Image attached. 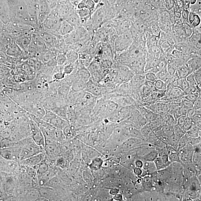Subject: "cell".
<instances>
[{
	"label": "cell",
	"instance_id": "cell-61",
	"mask_svg": "<svg viewBox=\"0 0 201 201\" xmlns=\"http://www.w3.org/2000/svg\"><path fill=\"white\" fill-rule=\"evenodd\" d=\"M94 2L96 5V8H97V6L99 4V3H100L101 0H92Z\"/></svg>",
	"mask_w": 201,
	"mask_h": 201
},
{
	"label": "cell",
	"instance_id": "cell-46",
	"mask_svg": "<svg viewBox=\"0 0 201 201\" xmlns=\"http://www.w3.org/2000/svg\"><path fill=\"white\" fill-rule=\"evenodd\" d=\"M188 137L185 133V134L180 138L179 141L177 151H179V150L184 148V147L185 146L187 145Z\"/></svg>",
	"mask_w": 201,
	"mask_h": 201
},
{
	"label": "cell",
	"instance_id": "cell-42",
	"mask_svg": "<svg viewBox=\"0 0 201 201\" xmlns=\"http://www.w3.org/2000/svg\"><path fill=\"white\" fill-rule=\"evenodd\" d=\"M201 96L200 93L198 91L194 93H191L185 95V99L194 103L196 99Z\"/></svg>",
	"mask_w": 201,
	"mask_h": 201
},
{
	"label": "cell",
	"instance_id": "cell-60",
	"mask_svg": "<svg viewBox=\"0 0 201 201\" xmlns=\"http://www.w3.org/2000/svg\"><path fill=\"white\" fill-rule=\"evenodd\" d=\"M82 0H70V2L75 7H77L79 3Z\"/></svg>",
	"mask_w": 201,
	"mask_h": 201
},
{
	"label": "cell",
	"instance_id": "cell-47",
	"mask_svg": "<svg viewBox=\"0 0 201 201\" xmlns=\"http://www.w3.org/2000/svg\"><path fill=\"white\" fill-rule=\"evenodd\" d=\"M52 77L53 81H60L65 78L66 75L63 72H59L52 74Z\"/></svg>",
	"mask_w": 201,
	"mask_h": 201
},
{
	"label": "cell",
	"instance_id": "cell-33",
	"mask_svg": "<svg viewBox=\"0 0 201 201\" xmlns=\"http://www.w3.org/2000/svg\"><path fill=\"white\" fill-rule=\"evenodd\" d=\"M77 66V62L74 63H67L64 65L63 72L66 75H70L74 72Z\"/></svg>",
	"mask_w": 201,
	"mask_h": 201
},
{
	"label": "cell",
	"instance_id": "cell-22",
	"mask_svg": "<svg viewBox=\"0 0 201 201\" xmlns=\"http://www.w3.org/2000/svg\"><path fill=\"white\" fill-rule=\"evenodd\" d=\"M67 107H68V106L65 105L62 106V107L55 108L51 111L57 116L67 120Z\"/></svg>",
	"mask_w": 201,
	"mask_h": 201
},
{
	"label": "cell",
	"instance_id": "cell-8",
	"mask_svg": "<svg viewBox=\"0 0 201 201\" xmlns=\"http://www.w3.org/2000/svg\"><path fill=\"white\" fill-rule=\"evenodd\" d=\"M76 8L70 2L69 3L62 4L57 11L59 16L62 19L76 13Z\"/></svg>",
	"mask_w": 201,
	"mask_h": 201
},
{
	"label": "cell",
	"instance_id": "cell-18",
	"mask_svg": "<svg viewBox=\"0 0 201 201\" xmlns=\"http://www.w3.org/2000/svg\"><path fill=\"white\" fill-rule=\"evenodd\" d=\"M178 78H185L192 73L186 63L177 67L176 71Z\"/></svg>",
	"mask_w": 201,
	"mask_h": 201
},
{
	"label": "cell",
	"instance_id": "cell-29",
	"mask_svg": "<svg viewBox=\"0 0 201 201\" xmlns=\"http://www.w3.org/2000/svg\"><path fill=\"white\" fill-rule=\"evenodd\" d=\"M86 84L80 80H77L74 82L71 86V89L75 92L84 91L86 87Z\"/></svg>",
	"mask_w": 201,
	"mask_h": 201
},
{
	"label": "cell",
	"instance_id": "cell-21",
	"mask_svg": "<svg viewBox=\"0 0 201 201\" xmlns=\"http://www.w3.org/2000/svg\"><path fill=\"white\" fill-rule=\"evenodd\" d=\"M150 175H148L143 177L142 181L143 188L145 190L148 191H151L154 187L153 179L151 176H149Z\"/></svg>",
	"mask_w": 201,
	"mask_h": 201
},
{
	"label": "cell",
	"instance_id": "cell-10",
	"mask_svg": "<svg viewBox=\"0 0 201 201\" xmlns=\"http://www.w3.org/2000/svg\"><path fill=\"white\" fill-rule=\"evenodd\" d=\"M23 50L18 46L16 42L11 44L6 50V55L16 59L23 57Z\"/></svg>",
	"mask_w": 201,
	"mask_h": 201
},
{
	"label": "cell",
	"instance_id": "cell-12",
	"mask_svg": "<svg viewBox=\"0 0 201 201\" xmlns=\"http://www.w3.org/2000/svg\"><path fill=\"white\" fill-rule=\"evenodd\" d=\"M31 138L38 146L42 148L45 147V138L41 129L33 133L31 135Z\"/></svg>",
	"mask_w": 201,
	"mask_h": 201
},
{
	"label": "cell",
	"instance_id": "cell-1",
	"mask_svg": "<svg viewBox=\"0 0 201 201\" xmlns=\"http://www.w3.org/2000/svg\"><path fill=\"white\" fill-rule=\"evenodd\" d=\"M18 145L21 148L20 161L33 155L43 153L42 148L35 144L32 138H23L19 141Z\"/></svg>",
	"mask_w": 201,
	"mask_h": 201
},
{
	"label": "cell",
	"instance_id": "cell-24",
	"mask_svg": "<svg viewBox=\"0 0 201 201\" xmlns=\"http://www.w3.org/2000/svg\"><path fill=\"white\" fill-rule=\"evenodd\" d=\"M186 190L183 194V199L185 200H195L198 199L199 192L191 190Z\"/></svg>",
	"mask_w": 201,
	"mask_h": 201
},
{
	"label": "cell",
	"instance_id": "cell-57",
	"mask_svg": "<svg viewBox=\"0 0 201 201\" xmlns=\"http://www.w3.org/2000/svg\"><path fill=\"white\" fill-rule=\"evenodd\" d=\"M196 13L190 11L189 13L188 17V22L190 25H191L192 21H193L194 17H195Z\"/></svg>",
	"mask_w": 201,
	"mask_h": 201
},
{
	"label": "cell",
	"instance_id": "cell-9",
	"mask_svg": "<svg viewBox=\"0 0 201 201\" xmlns=\"http://www.w3.org/2000/svg\"><path fill=\"white\" fill-rule=\"evenodd\" d=\"M75 74L77 80L87 83L90 80L91 74L87 67L80 65L79 61L78 65L75 69Z\"/></svg>",
	"mask_w": 201,
	"mask_h": 201
},
{
	"label": "cell",
	"instance_id": "cell-31",
	"mask_svg": "<svg viewBox=\"0 0 201 201\" xmlns=\"http://www.w3.org/2000/svg\"><path fill=\"white\" fill-rule=\"evenodd\" d=\"M56 56V55L55 53H53V52L50 51L45 52L42 54L40 60L45 65Z\"/></svg>",
	"mask_w": 201,
	"mask_h": 201
},
{
	"label": "cell",
	"instance_id": "cell-48",
	"mask_svg": "<svg viewBox=\"0 0 201 201\" xmlns=\"http://www.w3.org/2000/svg\"><path fill=\"white\" fill-rule=\"evenodd\" d=\"M182 93H184L183 91L180 89L174 87V88H171L169 94L173 97H180L181 95H182Z\"/></svg>",
	"mask_w": 201,
	"mask_h": 201
},
{
	"label": "cell",
	"instance_id": "cell-20",
	"mask_svg": "<svg viewBox=\"0 0 201 201\" xmlns=\"http://www.w3.org/2000/svg\"><path fill=\"white\" fill-rule=\"evenodd\" d=\"M71 86L67 84H61L57 89V94L60 97L66 99L70 91Z\"/></svg>",
	"mask_w": 201,
	"mask_h": 201
},
{
	"label": "cell",
	"instance_id": "cell-23",
	"mask_svg": "<svg viewBox=\"0 0 201 201\" xmlns=\"http://www.w3.org/2000/svg\"><path fill=\"white\" fill-rule=\"evenodd\" d=\"M173 87L181 89L183 92L189 87L188 82L186 78H178L175 79L173 82Z\"/></svg>",
	"mask_w": 201,
	"mask_h": 201
},
{
	"label": "cell",
	"instance_id": "cell-40",
	"mask_svg": "<svg viewBox=\"0 0 201 201\" xmlns=\"http://www.w3.org/2000/svg\"><path fill=\"white\" fill-rule=\"evenodd\" d=\"M173 131L174 134L180 138L183 136L186 133L177 123L173 126Z\"/></svg>",
	"mask_w": 201,
	"mask_h": 201
},
{
	"label": "cell",
	"instance_id": "cell-59",
	"mask_svg": "<svg viewBox=\"0 0 201 201\" xmlns=\"http://www.w3.org/2000/svg\"><path fill=\"white\" fill-rule=\"evenodd\" d=\"M135 173L136 175H137V176H141L142 173V168L136 167V168L135 169Z\"/></svg>",
	"mask_w": 201,
	"mask_h": 201
},
{
	"label": "cell",
	"instance_id": "cell-28",
	"mask_svg": "<svg viewBox=\"0 0 201 201\" xmlns=\"http://www.w3.org/2000/svg\"><path fill=\"white\" fill-rule=\"evenodd\" d=\"M201 128L195 124H192L191 127L187 131L186 134L188 137L197 138L200 136Z\"/></svg>",
	"mask_w": 201,
	"mask_h": 201
},
{
	"label": "cell",
	"instance_id": "cell-15",
	"mask_svg": "<svg viewBox=\"0 0 201 201\" xmlns=\"http://www.w3.org/2000/svg\"><path fill=\"white\" fill-rule=\"evenodd\" d=\"M199 144L195 147L193 156L192 159V163L195 165L197 170H201V147Z\"/></svg>",
	"mask_w": 201,
	"mask_h": 201
},
{
	"label": "cell",
	"instance_id": "cell-58",
	"mask_svg": "<svg viewBox=\"0 0 201 201\" xmlns=\"http://www.w3.org/2000/svg\"><path fill=\"white\" fill-rule=\"evenodd\" d=\"M143 164V161L140 159L137 160L135 162V165H136V167H138V168H142Z\"/></svg>",
	"mask_w": 201,
	"mask_h": 201
},
{
	"label": "cell",
	"instance_id": "cell-19",
	"mask_svg": "<svg viewBox=\"0 0 201 201\" xmlns=\"http://www.w3.org/2000/svg\"><path fill=\"white\" fill-rule=\"evenodd\" d=\"M64 19L71 24L75 28L81 25L80 18L76 13L67 17Z\"/></svg>",
	"mask_w": 201,
	"mask_h": 201
},
{
	"label": "cell",
	"instance_id": "cell-32",
	"mask_svg": "<svg viewBox=\"0 0 201 201\" xmlns=\"http://www.w3.org/2000/svg\"><path fill=\"white\" fill-rule=\"evenodd\" d=\"M180 139V138L177 137L174 134H173L168 138L167 145H170L177 150Z\"/></svg>",
	"mask_w": 201,
	"mask_h": 201
},
{
	"label": "cell",
	"instance_id": "cell-49",
	"mask_svg": "<svg viewBox=\"0 0 201 201\" xmlns=\"http://www.w3.org/2000/svg\"><path fill=\"white\" fill-rule=\"evenodd\" d=\"M193 73L195 80L197 85L201 86V68Z\"/></svg>",
	"mask_w": 201,
	"mask_h": 201
},
{
	"label": "cell",
	"instance_id": "cell-43",
	"mask_svg": "<svg viewBox=\"0 0 201 201\" xmlns=\"http://www.w3.org/2000/svg\"><path fill=\"white\" fill-rule=\"evenodd\" d=\"M152 131H152L151 128L149 126L148 124H146L142 127L140 131H141L142 136L146 140V138H148L149 135L152 132Z\"/></svg>",
	"mask_w": 201,
	"mask_h": 201
},
{
	"label": "cell",
	"instance_id": "cell-54",
	"mask_svg": "<svg viewBox=\"0 0 201 201\" xmlns=\"http://www.w3.org/2000/svg\"><path fill=\"white\" fill-rule=\"evenodd\" d=\"M196 109L193 108L187 109L186 116L192 119L195 115Z\"/></svg>",
	"mask_w": 201,
	"mask_h": 201
},
{
	"label": "cell",
	"instance_id": "cell-45",
	"mask_svg": "<svg viewBox=\"0 0 201 201\" xmlns=\"http://www.w3.org/2000/svg\"><path fill=\"white\" fill-rule=\"evenodd\" d=\"M145 80L149 81L154 82L158 79L156 74L151 72H148L145 73Z\"/></svg>",
	"mask_w": 201,
	"mask_h": 201
},
{
	"label": "cell",
	"instance_id": "cell-53",
	"mask_svg": "<svg viewBox=\"0 0 201 201\" xmlns=\"http://www.w3.org/2000/svg\"><path fill=\"white\" fill-rule=\"evenodd\" d=\"M190 12V10L183 9L181 12V16L182 18L184 20H185V21L188 23V17Z\"/></svg>",
	"mask_w": 201,
	"mask_h": 201
},
{
	"label": "cell",
	"instance_id": "cell-50",
	"mask_svg": "<svg viewBox=\"0 0 201 201\" xmlns=\"http://www.w3.org/2000/svg\"><path fill=\"white\" fill-rule=\"evenodd\" d=\"M201 19L200 16L199 15L197 14L195 15V17L193 21L191 24V26L192 27L196 28L198 27L200 24Z\"/></svg>",
	"mask_w": 201,
	"mask_h": 201
},
{
	"label": "cell",
	"instance_id": "cell-13",
	"mask_svg": "<svg viewBox=\"0 0 201 201\" xmlns=\"http://www.w3.org/2000/svg\"><path fill=\"white\" fill-rule=\"evenodd\" d=\"M75 30V28L71 24L65 20H62L59 29L58 34L62 36H65L69 34Z\"/></svg>",
	"mask_w": 201,
	"mask_h": 201
},
{
	"label": "cell",
	"instance_id": "cell-41",
	"mask_svg": "<svg viewBox=\"0 0 201 201\" xmlns=\"http://www.w3.org/2000/svg\"><path fill=\"white\" fill-rule=\"evenodd\" d=\"M182 30H183L184 33L186 38H190L193 33L192 30L191 26L188 24H183L181 25Z\"/></svg>",
	"mask_w": 201,
	"mask_h": 201
},
{
	"label": "cell",
	"instance_id": "cell-16",
	"mask_svg": "<svg viewBox=\"0 0 201 201\" xmlns=\"http://www.w3.org/2000/svg\"><path fill=\"white\" fill-rule=\"evenodd\" d=\"M31 35L25 34L20 36L16 40V43L22 49L26 50L29 46L31 42Z\"/></svg>",
	"mask_w": 201,
	"mask_h": 201
},
{
	"label": "cell",
	"instance_id": "cell-27",
	"mask_svg": "<svg viewBox=\"0 0 201 201\" xmlns=\"http://www.w3.org/2000/svg\"><path fill=\"white\" fill-rule=\"evenodd\" d=\"M142 169L146 170L149 175H151L157 171L154 162H143Z\"/></svg>",
	"mask_w": 201,
	"mask_h": 201
},
{
	"label": "cell",
	"instance_id": "cell-2",
	"mask_svg": "<svg viewBox=\"0 0 201 201\" xmlns=\"http://www.w3.org/2000/svg\"><path fill=\"white\" fill-rule=\"evenodd\" d=\"M133 41L134 39L129 31L118 35L114 43L115 56L127 50Z\"/></svg>",
	"mask_w": 201,
	"mask_h": 201
},
{
	"label": "cell",
	"instance_id": "cell-3",
	"mask_svg": "<svg viewBox=\"0 0 201 201\" xmlns=\"http://www.w3.org/2000/svg\"><path fill=\"white\" fill-rule=\"evenodd\" d=\"M62 20L59 16L57 10H55L48 15L42 25L47 31L58 34L59 29Z\"/></svg>",
	"mask_w": 201,
	"mask_h": 201
},
{
	"label": "cell",
	"instance_id": "cell-51",
	"mask_svg": "<svg viewBox=\"0 0 201 201\" xmlns=\"http://www.w3.org/2000/svg\"><path fill=\"white\" fill-rule=\"evenodd\" d=\"M142 94H143L144 97H146L149 96L153 91L149 87L145 85L142 87Z\"/></svg>",
	"mask_w": 201,
	"mask_h": 201
},
{
	"label": "cell",
	"instance_id": "cell-5",
	"mask_svg": "<svg viewBox=\"0 0 201 201\" xmlns=\"http://www.w3.org/2000/svg\"><path fill=\"white\" fill-rule=\"evenodd\" d=\"M84 91L98 98H102L104 94V87L100 84L95 82L90 79L86 84Z\"/></svg>",
	"mask_w": 201,
	"mask_h": 201
},
{
	"label": "cell",
	"instance_id": "cell-6",
	"mask_svg": "<svg viewBox=\"0 0 201 201\" xmlns=\"http://www.w3.org/2000/svg\"><path fill=\"white\" fill-rule=\"evenodd\" d=\"M195 147L187 144L178 151L179 158L182 164L192 163Z\"/></svg>",
	"mask_w": 201,
	"mask_h": 201
},
{
	"label": "cell",
	"instance_id": "cell-44",
	"mask_svg": "<svg viewBox=\"0 0 201 201\" xmlns=\"http://www.w3.org/2000/svg\"><path fill=\"white\" fill-rule=\"evenodd\" d=\"M201 144V137L197 138L188 137L187 144L195 147Z\"/></svg>",
	"mask_w": 201,
	"mask_h": 201
},
{
	"label": "cell",
	"instance_id": "cell-26",
	"mask_svg": "<svg viewBox=\"0 0 201 201\" xmlns=\"http://www.w3.org/2000/svg\"><path fill=\"white\" fill-rule=\"evenodd\" d=\"M158 156V152L156 149L152 150L148 154L143 156L140 157V160H142L143 162H153Z\"/></svg>",
	"mask_w": 201,
	"mask_h": 201
},
{
	"label": "cell",
	"instance_id": "cell-4",
	"mask_svg": "<svg viewBox=\"0 0 201 201\" xmlns=\"http://www.w3.org/2000/svg\"><path fill=\"white\" fill-rule=\"evenodd\" d=\"M21 148L19 145L3 148L0 150V155L7 160L13 161H20Z\"/></svg>",
	"mask_w": 201,
	"mask_h": 201
},
{
	"label": "cell",
	"instance_id": "cell-35",
	"mask_svg": "<svg viewBox=\"0 0 201 201\" xmlns=\"http://www.w3.org/2000/svg\"><path fill=\"white\" fill-rule=\"evenodd\" d=\"M40 196V195L38 191L36 190H31L27 193V200H36L38 197Z\"/></svg>",
	"mask_w": 201,
	"mask_h": 201
},
{
	"label": "cell",
	"instance_id": "cell-7",
	"mask_svg": "<svg viewBox=\"0 0 201 201\" xmlns=\"http://www.w3.org/2000/svg\"><path fill=\"white\" fill-rule=\"evenodd\" d=\"M45 157V155L43 152L21 160L20 162L22 165L24 166L34 167L44 160Z\"/></svg>",
	"mask_w": 201,
	"mask_h": 201
},
{
	"label": "cell",
	"instance_id": "cell-55",
	"mask_svg": "<svg viewBox=\"0 0 201 201\" xmlns=\"http://www.w3.org/2000/svg\"><path fill=\"white\" fill-rule=\"evenodd\" d=\"M201 96L193 103V108L195 109H201Z\"/></svg>",
	"mask_w": 201,
	"mask_h": 201
},
{
	"label": "cell",
	"instance_id": "cell-39",
	"mask_svg": "<svg viewBox=\"0 0 201 201\" xmlns=\"http://www.w3.org/2000/svg\"><path fill=\"white\" fill-rule=\"evenodd\" d=\"M154 86L155 89L159 91H163L166 89L165 83L163 80L157 79L154 82Z\"/></svg>",
	"mask_w": 201,
	"mask_h": 201
},
{
	"label": "cell",
	"instance_id": "cell-38",
	"mask_svg": "<svg viewBox=\"0 0 201 201\" xmlns=\"http://www.w3.org/2000/svg\"><path fill=\"white\" fill-rule=\"evenodd\" d=\"M76 13L80 18L85 17L89 16H91V12L88 9L86 8L76 9Z\"/></svg>",
	"mask_w": 201,
	"mask_h": 201
},
{
	"label": "cell",
	"instance_id": "cell-17",
	"mask_svg": "<svg viewBox=\"0 0 201 201\" xmlns=\"http://www.w3.org/2000/svg\"><path fill=\"white\" fill-rule=\"evenodd\" d=\"M186 63L192 73L201 68V57L199 56L192 57L187 60Z\"/></svg>",
	"mask_w": 201,
	"mask_h": 201
},
{
	"label": "cell",
	"instance_id": "cell-14",
	"mask_svg": "<svg viewBox=\"0 0 201 201\" xmlns=\"http://www.w3.org/2000/svg\"><path fill=\"white\" fill-rule=\"evenodd\" d=\"M145 79V75L142 74H135L130 81L133 89L136 90L141 88L144 84Z\"/></svg>",
	"mask_w": 201,
	"mask_h": 201
},
{
	"label": "cell",
	"instance_id": "cell-52",
	"mask_svg": "<svg viewBox=\"0 0 201 201\" xmlns=\"http://www.w3.org/2000/svg\"><path fill=\"white\" fill-rule=\"evenodd\" d=\"M182 102L184 107L187 109L193 108V103L190 101L187 100L184 98L182 99Z\"/></svg>",
	"mask_w": 201,
	"mask_h": 201
},
{
	"label": "cell",
	"instance_id": "cell-34",
	"mask_svg": "<svg viewBox=\"0 0 201 201\" xmlns=\"http://www.w3.org/2000/svg\"><path fill=\"white\" fill-rule=\"evenodd\" d=\"M153 162L156 166L157 170H163L169 167L165 163L161 157L160 156H158L157 157Z\"/></svg>",
	"mask_w": 201,
	"mask_h": 201
},
{
	"label": "cell",
	"instance_id": "cell-37",
	"mask_svg": "<svg viewBox=\"0 0 201 201\" xmlns=\"http://www.w3.org/2000/svg\"><path fill=\"white\" fill-rule=\"evenodd\" d=\"M161 130L164 134L168 138L174 134L173 126L164 124L162 127Z\"/></svg>",
	"mask_w": 201,
	"mask_h": 201
},
{
	"label": "cell",
	"instance_id": "cell-11",
	"mask_svg": "<svg viewBox=\"0 0 201 201\" xmlns=\"http://www.w3.org/2000/svg\"><path fill=\"white\" fill-rule=\"evenodd\" d=\"M177 123L185 133L190 129L192 125L191 119L186 115L178 117L177 119Z\"/></svg>",
	"mask_w": 201,
	"mask_h": 201
},
{
	"label": "cell",
	"instance_id": "cell-25",
	"mask_svg": "<svg viewBox=\"0 0 201 201\" xmlns=\"http://www.w3.org/2000/svg\"><path fill=\"white\" fill-rule=\"evenodd\" d=\"M67 63H74L77 62L79 58V54L74 50H70L66 53Z\"/></svg>",
	"mask_w": 201,
	"mask_h": 201
},
{
	"label": "cell",
	"instance_id": "cell-30",
	"mask_svg": "<svg viewBox=\"0 0 201 201\" xmlns=\"http://www.w3.org/2000/svg\"><path fill=\"white\" fill-rule=\"evenodd\" d=\"M34 167H35V170H37V174L38 175L44 174L48 170V165L46 162L45 161V160Z\"/></svg>",
	"mask_w": 201,
	"mask_h": 201
},
{
	"label": "cell",
	"instance_id": "cell-62",
	"mask_svg": "<svg viewBox=\"0 0 201 201\" xmlns=\"http://www.w3.org/2000/svg\"><path fill=\"white\" fill-rule=\"evenodd\" d=\"M197 0H190V5H194L196 3Z\"/></svg>",
	"mask_w": 201,
	"mask_h": 201
},
{
	"label": "cell",
	"instance_id": "cell-56",
	"mask_svg": "<svg viewBox=\"0 0 201 201\" xmlns=\"http://www.w3.org/2000/svg\"><path fill=\"white\" fill-rule=\"evenodd\" d=\"M167 8L168 10H170L174 6V3L173 0H166Z\"/></svg>",
	"mask_w": 201,
	"mask_h": 201
},
{
	"label": "cell",
	"instance_id": "cell-36",
	"mask_svg": "<svg viewBox=\"0 0 201 201\" xmlns=\"http://www.w3.org/2000/svg\"><path fill=\"white\" fill-rule=\"evenodd\" d=\"M56 59L57 65H64L68 63L66 53H59L57 54Z\"/></svg>",
	"mask_w": 201,
	"mask_h": 201
}]
</instances>
